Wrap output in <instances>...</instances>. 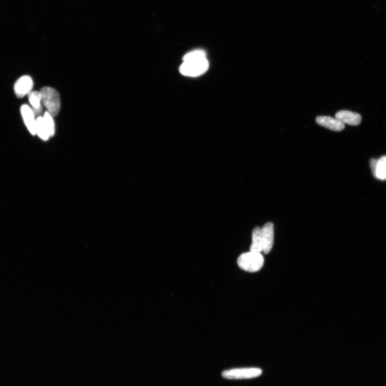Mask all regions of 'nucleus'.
Wrapping results in <instances>:
<instances>
[{"mask_svg": "<svg viewBox=\"0 0 386 386\" xmlns=\"http://www.w3.org/2000/svg\"><path fill=\"white\" fill-rule=\"evenodd\" d=\"M336 118L343 124L350 126H358L362 121V117L359 114L346 110L338 112Z\"/></svg>", "mask_w": 386, "mask_h": 386, "instance_id": "nucleus-9", "label": "nucleus"}, {"mask_svg": "<svg viewBox=\"0 0 386 386\" xmlns=\"http://www.w3.org/2000/svg\"><path fill=\"white\" fill-rule=\"evenodd\" d=\"M53 117L47 111L46 112L44 116H43V119H44L50 137H52L55 134V124Z\"/></svg>", "mask_w": 386, "mask_h": 386, "instance_id": "nucleus-14", "label": "nucleus"}, {"mask_svg": "<svg viewBox=\"0 0 386 386\" xmlns=\"http://www.w3.org/2000/svg\"><path fill=\"white\" fill-rule=\"evenodd\" d=\"M262 372L257 368H236L223 372L222 375L227 379H245L259 376Z\"/></svg>", "mask_w": 386, "mask_h": 386, "instance_id": "nucleus-4", "label": "nucleus"}, {"mask_svg": "<svg viewBox=\"0 0 386 386\" xmlns=\"http://www.w3.org/2000/svg\"><path fill=\"white\" fill-rule=\"evenodd\" d=\"M40 92L42 102L47 108L48 113L53 117L57 116L61 107V101L58 92L48 87L42 88Z\"/></svg>", "mask_w": 386, "mask_h": 386, "instance_id": "nucleus-3", "label": "nucleus"}, {"mask_svg": "<svg viewBox=\"0 0 386 386\" xmlns=\"http://www.w3.org/2000/svg\"><path fill=\"white\" fill-rule=\"evenodd\" d=\"M21 113L29 132L33 135H36V119L32 108L27 104H24L21 107Z\"/></svg>", "mask_w": 386, "mask_h": 386, "instance_id": "nucleus-6", "label": "nucleus"}, {"mask_svg": "<svg viewBox=\"0 0 386 386\" xmlns=\"http://www.w3.org/2000/svg\"><path fill=\"white\" fill-rule=\"evenodd\" d=\"M316 122L317 124L335 132L342 131L345 128V124L340 120L328 116L317 117L316 118Z\"/></svg>", "mask_w": 386, "mask_h": 386, "instance_id": "nucleus-7", "label": "nucleus"}, {"mask_svg": "<svg viewBox=\"0 0 386 386\" xmlns=\"http://www.w3.org/2000/svg\"><path fill=\"white\" fill-rule=\"evenodd\" d=\"M183 63L180 67V72L189 77L201 76L208 70L209 63L207 54L202 49H196L187 53L183 57Z\"/></svg>", "mask_w": 386, "mask_h": 386, "instance_id": "nucleus-1", "label": "nucleus"}, {"mask_svg": "<svg viewBox=\"0 0 386 386\" xmlns=\"http://www.w3.org/2000/svg\"><path fill=\"white\" fill-rule=\"evenodd\" d=\"M374 177L381 180L386 179V155L377 159L375 171L373 173Z\"/></svg>", "mask_w": 386, "mask_h": 386, "instance_id": "nucleus-13", "label": "nucleus"}, {"mask_svg": "<svg viewBox=\"0 0 386 386\" xmlns=\"http://www.w3.org/2000/svg\"><path fill=\"white\" fill-rule=\"evenodd\" d=\"M263 243V251L265 254H268L272 250L273 245V225L268 222L261 228Z\"/></svg>", "mask_w": 386, "mask_h": 386, "instance_id": "nucleus-8", "label": "nucleus"}, {"mask_svg": "<svg viewBox=\"0 0 386 386\" xmlns=\"http://www.w3.org/2000/svg\"><path fill=\"white\" fill-rule=\"evenodd\" d=\"M28 98L30 105L33 111V113L36 116L40 117L42 114V98L40 91H31L28 94Z\"/></svg>", "mask_w": 386, "mask_h": 386, "instance_id": "nucleus-11", "label": "nucleus"}, {"mask_svg": "<svg viewBox=\"0 0 386 386\" xmlns=\"http://www.w3.org/2000/svg\"><path fill=\"white\" fill-rule=\"evenodd\" d=\"M36 133L43 140H47L50 137L44 119L42 117H39L36 119Z\"/></svg>", "mask_w": 386, "mask_h": 386, "instance_id": "nucleus-12", "label": "nucleus"}, {"mask_svg": "<svg viewBox=\"0 0 386 386\" xmlns=\"http://www.w3.org/2000/svg\"><path fill=\"white\" fill-rule=\"evenodd\" d=\"M264 261V257L261 253L250 251L240 255L237 260V263L242 269L255 272L262 268Z\"/></svg>", "mask_w": 386, "mask_h": 386, "instance_id": "nucleus-2", "label": "nucleus"}, {"mask_svg": "<svg viewBox=\"0 0 386 386\" xmlns=\"http://www.w3.org/2000/svg\"><path fill=\"white\" fill-rule=\"evenodd\" d=\"M252 243L250 247V251L261 253L263 251V243L262 229L255 227L252 234Z\"/></svg>", "mask_w": 386, "mask_h": 386, "instance_id": "nucleus-10", "label": "nucleus"}, {"mask_svg": "<svg viewBox=\"0 0 386 386\" xmlns=\"http://www.w3.org/2000/svg\"><path fill=\"white\" fill-rule=\"evenodd\" d=\"M33 85L31 77L28 75L21 77L14 84V89L16 96L19 98H22L28 95L32 91Z\"/></svg>", "mask_w": 386, "mask_h": 386, "instance_id": "nucleus-5", "label": "nucleus"}]
</instances>
